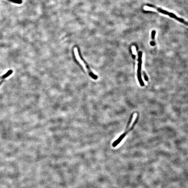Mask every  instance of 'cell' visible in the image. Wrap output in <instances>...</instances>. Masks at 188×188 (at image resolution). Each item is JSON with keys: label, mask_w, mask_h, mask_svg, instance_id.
<instances>
[{"label": "cell", "mask_w": 188, "mask_h": 188, "mask_svg": "<svg viewBox=\"0 0 188 188\" xmlns=\"http://www.w3.org/2000/svg\"><path fill=\"white\" fill-rule=\"evenodd\" d=\"M74 52L76 59L78 60V61H79V63L83 67L84 69L87 71L89 75L94 80H96L98 78L97 76L93 73V72L91 71V69H90L88 65L85 62L84 60H83L80 55L79 48H77V47H75L74 48Z\"/></svg>", "instance_id": "cell-1"}, {"label": "cell", "mask_w": 188, "mask_h": 188, "mask_svg": "<svg viewBox=\"0 0 188 188\" xmlns=\"http://www.w3.org/2000/svg\"><path fill=\"white\" fill-rule=\"evenodd\" d=\"M139 118V113L137 112V115H136V117L135 118V120L133 122V124H132V125L131 126L130 128H129L128 129L125 130L123 134L121 135L119 137L117 138V139H116L113 142L112 144V146L114 148H115L117 146H118L119 144V143H121L122 141L123 140L125 137L126 136V135H127V133L130 132L131 131L133 130V129H134V127L135 126V125L138 122V120Z\"/></svg>", "instance_id": "cell-2"}, {"label": "cell", "mask_w": 188, "mask_h": 188, "mask_svg": "<svg viewBox=\"0 0 188 188\" xmlns=\"http://www.w3.org/2000/svg\"><path fill=\"white\" fill-rule=\"evenodd\" d=\"M146 6H147L149 7L155 9L157 10L159 12L163 14L169 16L170 17L175 19L177 21H178L180 22L181 23L183 24H184L188 26V22L186 21L184 19L182 18L177 16L176 15L173 13L170 12H168V11L162 9L160 8L157 7L153 5L149 4L146 5Z\"/></svg>", "instance_id": "cell-3"}, {"label": "cell", "mask_w": 188, "mask_h": 188, "mask_svg": "<svg viewBox=\"0 0 188 188\" xmlns=\"http://www.w3.org/2000/svg\"><path fill=\"white\" fill-rule=\"evenodd\" d=\"M142 52L140 51L138 53V68L137 70L138 78V80H139L140 85L143 87L144 86V83L143 81H142V78H141V65H142Z\"/></svg>", "instance_id": "cell-4"}, {"label": "cell", "mask_w": 188, "mask_h": 188, "mask_svg": "<svg viewBox=\"0 0 188 188\" xmlns=\"http://www.w3.org/2000/svg\"><path fill=\"white\" fill-rule=\"evenodd\" d=\"M12 73V71H11V70H10V71H8V72H7V73H6V74H5V75H3V76H2L1 78H0V82H1V81H2L3 80V79H5V78H7V77H8L9 76H10V75H11Z\"/></svg>", "instance_id": "cell-5"}, {"label": "cell", "mask_w": 188, "mask_h": 188, "mask_svg": "<svg viewBox=\"0 0 188 188\" xmlns=\"http://www.w3.org/2000/svg\"><path fill=\"white\" fill-rule=\"evenodd\" d=\"M155 34H156V31L155 30L152 31V41H154V38Z\"/></svg>", "instance_id": "cell-6"}, {"label": "cell", "mask_w": 188, "mask_h": 188, "mask_svg": "<svg viewBox=\"0 0 188 188\" xmlns=\"http://www.w3.org/2000/svg\"><path fill=\"white\" fill-rule=\"evenodd\" d=\"M143 75H144V79H145V81H148V78L147 75H146V73H145V72H143Z\"/></svg>", "instance_id": "cell-7"}, {"label": "cell", "mask_w": 188, "mask_h": 188, "mask_svg": "<svg viewBox=\"0 0 188 188\" xmlns=\"http://www.w3.org/2000/svg\"><path fill=\"white\" fill-rule=\"evenodd\" d=\"M150 44L151 46H154L155 45V42L154 41H152L150 42Z\"/></svg>", "instance_id": "cell-8"}, {"label": "cell", "mask_w": 188, "mask_h": 188, "mask_svg": "<svg viewBox=\"0 0 188 188\" xmlns=\"http://www.w3.org/2000/svg\"><path fill=\"white\" fill-rule=\"evenodd\" d=\"M132 58H133V59H135V55H133H133H132Z\"/></svg>", "instance_id": "cell-9"}]
</instances>
